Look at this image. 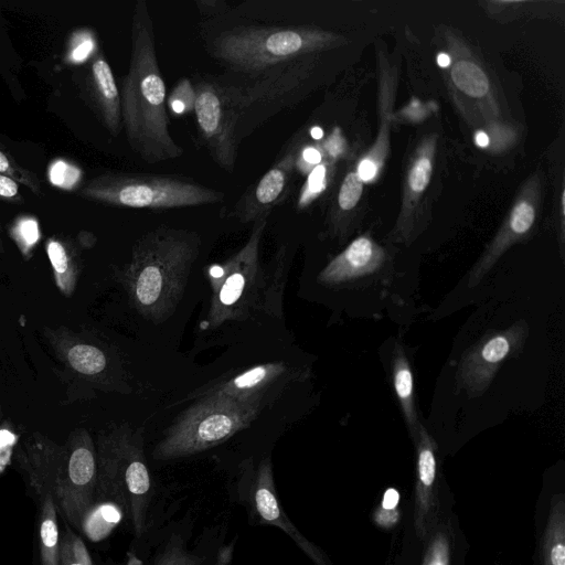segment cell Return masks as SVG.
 <instances>
[{
  "mask_svg": "<svg viewBox=\"0 0 565 565\" xmlns=\"http://www.w3.org/2000/svg\"><path fill=\"white\" fill-rule=\"evenodd\" d=\"M121 119L132 150L147 163L182 156L172 138L166 111L167 95L147 2L137 1L131 21V54L120 96Z\"/></svg>",
  "mask_w": 565,
  "mask_h": 565,
  "instance_id": "cell-1",
  "label": "cell"
},
{
  "mask_svg": "<svg viewBox=\"0 0 565 565\" xmlns=\"http://www.w3.org/2000/svg\"><path fill=\"white\" fill-rule=\"evenodd\" d=\"M200 248L198 233L169 226L138 239L119 280L143 318L162 322L175 311Z\"/></svg>",
  "mask_w": 565,
  "mask_h": 565,
  "instance_id": "cell-2",
  "label": "cell"
},
{
  "mask_svg": "<svg viewBox=\"0 0 565 565\" xmlns=\"http://www.w3.org/2000/svg\"><path fill=\"white\" fill-rule=\"evenodd\" d=\"M96 503L119 508L136 537L147 529L151 477L143 451L142 429L128 424L102 431L97 438Z\"/></svg>",
  "mask_w": 565,
  "mask_h": 565,
  "instance_id": "cell-3",
  "label": "cell"
},
{
  "mask_svg": "<svg viewBox=\"0 0 565 565\" xmlns=\"http://www.w3.org/2000/svg\"><path fill=\"white\" fill-rule=\"evenodd\" d=\"M264 403L211 394L198 397L167 429L152 458L168 461L213 448L246 429Z\"/></svg>",
  "mask_w": 565,
  "mask_h": 565,
  "instance_id": "cell-4",
  "label": "cell"
},
{
  "mask_svg": "<svg viewBox=\"0 0 565 565\" xmlns=\"http://www.w3.org/2000/svg\"><path fill=\"white\" fill-rule=\"evenodd\" d=\"M333 33L306 26H238L213 44L216 58L244 72L258 73L332 47Z\"/></svg>",
  "mask_w": 565,
  "mask_h": 565,
  "instance_id": "cell-5",
  "label": "cell"
},
{
  "mask_svg": "<svg viewBox=\"0 0 565 565\" xmlns=\"http://www.w3.org/2000/svg\"><path fill=\"white\" fill-rule=\"evenodd\" d=\"M87 200L131 209L169 210L215 204L224 193L172 175L108 172L89 180L79 191Z\"/></svg>",
  "mask_w": 565,
  "mask_h": 565,
  "instance_id": "cell-6",
  "label": "cell"
},
{
  "mask_svg": "<svg viewBox=\"0 0 565 565\" xmlns=\"http://www.w3.org/2000/svg\"><path fill=\"white\" fill-rule=\"evenodd\" d=\"M267 217L256 220L244 246L223 264L209 270L210 307L204 320L206 328L227 321H244L259 312L265 269L260 262V243Z\"/></svg>",
  "mask_w": 565,
  "mask_h": 565,
  "instance_id": "cell-7",
  "label": "cell"
},
{
  "mask_svg": "<svg viewBox=\"0 0 565 565\" xmlns=\"http://www.w3.org/2000/svg\"><path fill=\"white\" fill-rule=\"evenodd\" d=\"M96 447L86 429H75L60 447L53 499L57 512L76 529L96 503Z\"/></svg>",
  "mask_w": 565,
  "mask_h": 565,
  "instance_id": "cell-8",
  "label": "cell"
},
{
  "mask_svg": "<svg viewBox=\"0 0 565 565\" xmlns=\"http://www.w3.org/2000/svg\"><path fill=\"white\" fill-rule=\"evenodd\" d=\"M195 87L194 114L198 128L210 154L225 171L232 172L237 156L236 125L243 97L234 88L211 81Z\"/></svg>",
  "mask_w": 565,
  "mask_h": 565,
  "instance_id": "cell-9",
  "label": "cell"
},
{
  "mask_svg": "<svg viewBox=\"0 0 565 565\" xmlns=\"http://www.w3.org/2000/svg\"><path fill=\"white\" fill-rule=\"evenodd\" d=\"M529 333L530 327L524 320L486 333L461 355L457 386L471 397L482 395L502 363L522 351Z\"/></svg>",
  "mask_w": 565,
  "mask_h": 565,
  "instance_id": "cell-10",
  "label": "cell"
},
{
  "mask_svg": "<svg viewBox=\"0 0 565 565\" xmlns=\"http://www.w3.org/2000/svg\"><path fill=\"white\" fill-rule=\"evenodd\" d=\"M415 445L413 524L416 537L425 541L444 508L437 460V444L420 425Z\"/></svg>",
  "mask_w": 565,
  "mask_h": 565,
  "instance_id": "cell-11",
  "label": "cell"
},
{
  "mask_svg": "<svg viewBox=\"0 0 565 565\" xmlns=\"http://www.w3.org/2000/svg\"><path fill=\"white\" fill-rule=\"evenodd\" d=\"M540 179L533 177L524 184L510 213L486 250L471 268L468 285L477 286L495 265L499 258L515 243L523 239L532 230L540 203Z\"/></svg>",
  "mask_w": 565,
  "mask_h": 565,
  "instance_id": "cell-12",
  "label": "cell"
},
{
  "mask_svg": "<svg viewBox=\"0 0 565 565\" xmlns=\"http://www.w3.org/2000/svg\"><path fill=\"white\" fill-rule=\"evenodd\" d=\"M250 472L249 502L259 522L282 530L315 565H333L328 555L319 546L310 542L298 531L281 508L275 489L270 458H264L256 469H252Z\"/></svg>",
  "mask_w": 565,
  "mask_h": 565,
  "instance_id": "cell-13",
  "label": "cell"
},
{
  "mask_svg": "<svg viewBox=\"0 0 565 565\" xmlns=\"http://www.w3.org/2000/svg\"><path fill=\"white\" fill-rule=\"evenodd\" d=\"M298 377L297 370L289 364L281 361L268 362L247 369L207 387H202L192 397L220 394L265 404L269 394L280 393L284 387Z\"/></svg>",
  "mask_w": 565,
  "mask_h": 565,
  "instance_id": "cell-14",
  "label": "cell"
},
{
  "mask_svg": "<svg viewBox=\"0 0 565 565\" xmlns=\"http://www.w3.org/2000/svg\"><path fill=\"white\" fill-rule=\"evenodd\" d=\"M296 163L297 153L290 149L242 195L234 215L242 223H254L268 216L273 207L286 196Z\"/></svg>",
  "mask_w": 565,
  "mask_h": 565,
  "instance_id": "cell-15",
  "label": "cell"
},
{
  "mask_svg": "<svg viewBox=\"0 0 565 565\" xmlns=\"http://www.w3.org/2000/svg\"><path fill=\"white\" fill-rule=\"evenodd\" d=\"M385 259L383 247L369 235H362L334 256L321 269L317 279L328 287L348 284L375 274L382 268Z\"/></svg>",
  "mask_w": 565,
  "mask_h": 565,
  "instance_id": "cell-16",
  "label": "cell"
},
{
  "mask_svg": "<svg viewBox=\"0 0 565 565\" xmlns=\"http://www.w3.org/2000/svg\"><path fill=\"white\" fill-rule=\"evenodd\" d=\"M436 140L430 136L416 149L406 171L403 204L394 230L395 239L409 243L415 236V212L431 173Z\"/></svg>",
  "mask_w": 565,
  "mask_h": 565,
  "instance_id": "cell-17",
  "label": "cell"
},
{
  "mask_svg": "<svg viewBox=\"0 0 565 565\" xmlns=\"http://www.w3.org/2000/svg\"><path fill=\"white\" fill-rule=\"evenodd\" d=\"M423 543L420 565H466L468 544L450 510H443Z\"/></svg>",
  "mask_w": 565,
  "mask_h": 565,
  "instance_id": "cell-18",
  "label": "cell"
},
{
  "mask_svg": "<svg viewBox=\"0 0 565 565\" xmlns=\"http://www.w3.org/2000/svg\"><path fill=\"white\" fill-rule=\"evenodd\" d=\"M89 86L104 125L113 135H117L121 128L120 95L113 71L100 54L92 62Z\"/></svg>",
  "mask_w": 565,
  "mask_h": 565,
  "instance_id": "cell-19",
  "label": "cell"
},
{
  "mask_svg": "<svg viewBox=\"0 0 565 565\" xmlns=\"http://www.w3.org/2000/svg\"><path fill=\"white\" fill-rule=\"evenodd\" d=\"M392 383L409 434L415 438L422 424L418 422L416 411L414 375L406 352L399 342L395 343L392 355Z\"/></svg>",
  "mask_w": 565,
  "mask_h": 565,
  "instance_id": "cell-20",
  "label": "cell"
},
{
  "mask_svg": "<svg viewBox=\"0 0 565 565\" xmlns=\"http://www.w3.org/2000/svg\"><path fill=\"white\" fill-rule=\"evenodd\" d=\"M289 264L288 246L281 244L274 254L268 268L265 269L259 312L277 319L282 318V298L287 285Z\"/></svg>",
  "mask_w": 565,
  "mask_h": 565,
  "instance_id": "cell-21",
  "label": "cell"
},
{
  "mask_svg": "<svg viewBox=\"0 0 565 565\" xmlns=\"http://www.w3.org/2000/svg\"><path fill=\"white\" fill-rule=\"evenodd\" d=\"M541 565H565V498L554 494L540 544Z\"/></svg>",
  "mask_w": 565,
  "mask_h": 565,
  "instance_id": "cell-22",
  "label": "cell"
},
{
  "mask_svg": "<svg viewBox=\"0 0 565 565\" xmlns=\"http://www.w3.org/2000/svg\"><path fill=\"white\" fill-rule=\"evenodd\" d=\"M46 254L60 291L71 297L79 275V256L72 243L58 237H50L45 244Z\"/></svg>",
  "mask_w": 565,
  "mask_h": 565,
  "instance_id": "cell-23",
  "label": "cell"
},
{
  "mask_svg": "<svg viewBox=\"0 0 565 565\" xmlns=\"http://www.w3.org/2000/svg\"><path fill=\"white\" fill-rule=\"evenodd\" d=\"M39 507V547L41 565H58L60 533L57 508L51 494L41 499Z\"/></svg>",
  "mask_w": 565,
  "mask_h": 565,
  "instance_id": "cell-24",
  "label": "cell"
},
{
  "mask_svg": "<svg viewBox=\"0 0 565 565\" xmlns=\"http://www.w3.org/2000/svg\"><path fill=\"white\" fill-rule=\"evenodd\" d=\"M62 356L72 370L82 375H98L107 366V358L104 351L85 342L66 344L63 348Z\"/></svg>",
  "mask_w": 565,
  "mask_h": 565,
  "instance_id": "cell-25",
  "label": "cell"
},
{
  "mask_svg": "<svg viewBox=\"0 0 565 565\" xmlns=\"http://www.w3.org/2000/svg\"><path fill=\"white\" fill-rule=\"evenodd\" d=\"M454 85L465 95L473 98L484 97L490 83L484 71L470 58H457L450 68Z\"/></svg>",
  "mask_w": 565,
  "mask_h": 565,
  "instance_id": "cell-26",
  "label": "cell"
},
{
  "mask_svg": "<svg viewBox=\"0 0 565 565\" xmlns=\"http://www.w3.org/2000/svg\"><path fill=\"white\" fill-rule=\"evenodd\" d=\"M122 518L118 507L110 502H97L85 514L81 530L92 541L103 540Z\"/></svg>",
  "mask_w": 565,
  "mask_h": 565,
  "instance_id": "cell-27",
  "label": "cell"
},
{
  "mask_svg": "<svg viewBox=\"0 0 565 565\" xmlns=\"http://www.w3.org/2000/svg\"><path fill=\"white\" fill-rule=\"evenodd\" d=\"M151 565H203V561L185 547L180 536L173 535L156 555Z\"/></svg>",
  "mask_w": 565,
  "mask_h": 565,
  "instance_id": "cell-28",
  "label": "cell"
},
{
  "mask_svg": "<svg viewBox=\"0 0 565 565\" xmlns=\"http://www.w3.org/2000/svg\"><path fill=\"white\" fill-rule=\"evenodd\" d=\"M58 565H93L85 543L67 526L60 541Z\"/></svg>",
  "mask_w": 565,
  "mask_h": 565,
  "instance_id": "cell-29",
  "label": "cell"
},
{
  "mask_svg": "<svg viewBox=\"0 0 565 565\" xmlns=\"http://www.w3.org/2000/svg\"><path fill=\"white\" fill-rule=\"evenodd\" d=\"M10 235L22 255L29 257L40 239L38 221L30 216L17 218L10 228Z\"/></svg>",
  "mask_w": 565,
  "mask_h": 565,
  "instance_id": "cell-30",
  "label": "cell"
},
{
  "mask_svg": "<svg viewBox=\"0 0 565 565\" xmlns=\"http://www.w3.org/2000/svg\"><path fill=\"white\" fill-rule=\"evenodd\" d=\"M0 174L8 175L19 184L28 186L34 194H41V183L36 174L18 163L4 149L0 148Z\"/></svg>",
  "mask_w": 565,
  "mask_h": 565,
  "instance_id": "cell-31",
  "label": "cell"
},
{
  "mask_svg": "<svg viewBox=\"0 0 565 565\" xmlns=\"http://www.w3.org/2000/svg\"><path fill=\"white\" fill-rule=\"evenodd\" d=\"M195 87L188 78H181L167 99V105L174 115H186L194 110Z\"/></svg>",
  "mask_w": 565,
  "mask_h": 565,
  "instance_id": "cell-32",
  "label": "cell"
},
{
  "mask_svg": "<svg viewBox=\"0 0 565 565\" xmlns=\"http://www.w3.org/2000/svg\"><path fill=\"white\" fill-rule=\"evenodd\" d=\"M363 192V181L356 171L349 172L343 179L338 193V209L340 212L353 210Z\"/></svg>",
  "mask_w": 565,
  "mask_h": 565,
  "instance_id": "cell-33",
  "label": "cell"
},
{
  "mask_svg": "<svg viewBox=\"0 0 565 565\" xmlns=\"http://www.w3.org/2000/svg\"><path fill=\"white\" fill-rule=\"evenodd\" d=\"M398 493L388 489L373 514L374 522L382 529H391L398 521Z\"/></svg>",
  "mask_w": 565,
  "mask_h": 565,
  "instance_id": "cell-34",
  "label": "cell"
},
{
  "mask_svg": "<svg viewBox=\"0 0 565 565\" xmlns=\"http://www.w3.org/2000/svg\"><path fill=\"white\" fill-rule=\"evenodd\" d=\"M51 182L61 188H73L81 178V171L64 160H56L49 171Z\"/></svg>",
  "mask_w": 565,
  "mask_h": 565,
  "instance_id": "cell-35",
  "label": "cell"
},
{
  "mask_svg": "<svg viewBox=\"0 0 565 565\" xmlns=\"http://www.w3.org/2000/svg\"><path fill=\"white\" fill-rule=\"evenodd\" d=\"M94 49V42L88 33H78L73 36L70 50L68 60L73 63L84 62Z\"/></svg>",
  "mask_w": 565,
  "mask_h": 565,
  "instance_id": "cell-36",
  "label": "cell"
},
{
  "mask_svg": "<svg viewBox=\"0 0 565 565\" xmlns=\"http://www.w3.org/2000/svg\"><path fill=\"white\" fill-rule=\"evenodd\" d=\"M326 166L318 164L309 175L306 188L301 195V204H307L312 198L324 189L326 185Z\"/></svg>",
  "mask_w": 565,
  "mask_h": 565,
  "instance_id": "cell-37",
  "label": "cell"
},
{
  "mask_svg": "<svg viewBox=\"0 0 565 565\" xmlns=\"http://www.w3.org/2000/svg\"><path fill=\"white\" fill-rule=\"evenodd\" d=\"M18 444V436L9 428L0 429V473L11 462L13 448Z\"/></svg>",
  "mask_w": 565,
  "mask_h": 565,
  "instance_id": "cell-38",
  "label": "cell"
},
{
  "mask_svg": "<svg viewBox=\"0 0 565 565\" xmlns=\"http://www.w3.org/2000/svg\"><path fill=\"white\" fill-rule=\"evenodd\" d=\"M0 200L14 204H23L24 202L20 193L19 183L4 174H0Z\"/></svg>",
  "mask_w": 565,
  "mask_h": 565,
  "instance_id": "cell-39",
  "label": "cell"
},
{
  "mask_svg": "<svg viewBox=\"0 0 565 565\" xmlns=\"http://www.w3.org/2000/svg\"><path fill=\"white\" fill-rule=\"evenodd\" d=\"M355 171H356L359 178L363 182H366V181L374 179L379 169L371 160L364 158L363 160L360 161Z\"/></svg>",
  "mask_w": 565,
  "mask_h": 565,
  "instance_id": "cell-40",
  "label": "cell"
},
{
  "mask_svg": "<svg viewBox=\"0 0 565 565\" xmlns=\"http://www.w3.org/2000/svg\"><path fill=\"white\" fill-rule=\"evenodd\" d=\"M200 12L204 14H212L225 7V2L223 1H214V0H199L195 1Z\"/></svg>",
  "mask_w": 565,
  "mask_h": 565,
  "instance_id": "cell-41",
  "label": "cell"
},
{
  "mask_svg": "<svg viewBox=\"0 0 565 565\" xmlns=\"http://www.w3.org/2000/svg\"><path fill=\"white\" fill-rule=\"evenodd\" d=\"M342 146H343V140L341 139V137L339 135H333L332 137H330V139L327 143L328 151L332 156L339 154L342 151Z\"/></svg>",
  "mask_w": 565,
  "mask_h": 565,
  "instance_id": "cell-42",
  "label": "cell"
},
{
  "mask_svg": "<svg viewBox=\"0 0 565 565\" xmlns=\"http://www.w3.org/2000/svg\"><path fill=\"white\" fill-rule=\"evenodd\" d=\"M302 158L308 163L317 164L321 160V153L317 149H315V148H307L302 152Z\"/></svg>",
  "mask_w": 565,
  "mask_h": 565,
  "instance_id": "cell-43",
  "label": "cell"
},
{
  "mask_svg": "<svg viewBox=\"0 0 565 565\" xmlns=\"http://www.w3.org/2000/svg\"><path fill=\"white\" fill-rule=\"evenodd\" d=\"M476 143L479 146V147H487L489 145V137L486 132L483 131H479L477 135H476Z\"/></svg>",
  "mask_w": 565,
  "mask_h": 565,
  "instance_id": "cell-44",
  "label": "cell"
},
{
  "mask_svg": "<svg viewBox=\"0 0 565 565\" xmlns=\"http://www.w3.org/2000/svg\"><path fill=\"white\" fill-rule=\"evenodd\" d=\"M437 63L441 67H447L451 63V57L448 54H446V53H440L437 56Z\"/></svg>",
  "mask_w": 565,
  "mask_h": 565,
  "instance_id": "cell-45",
  "label": "cell"
},
{
  "mask_svg": "<svg viewBox=\"0 0 565 565\" xmlns=\"http://www.w3.org/2000/svg\"><path fill=\"white\" fill-rule=\"evenodd\" d=\"M312 131H313V132H312V136H313L315 138H320V137L322 136V131H321V129H319V128H315Z\"/></svg>",
  "mask_w": 565,
  "mask_h": 565,
  "instance_id": "cell-46",
  "label": "cell"
},
{
  "mask_svg": "<svg viewBox=\"0 0 565 565\" xmlns=\"http://www.w3.org/2000/svg\"><path fill=\"white\" fill-rule=\"evenodd\" d=\"M3 252V242H2V235H1V225H0V253Z\"/></svg>",
  "mask_w": 565,
  "mask_h": 565,
  "instance_id": "cell-47",
  "label": "cell"
},
{
  "mask_svg": "<svg viewBox=\"0 0 565 565\" xmlns=\"http://www.w3.org/2000/svg\"><path fill=\"white\" fill-rule=\"evenodd\" d=\"M2 418V411H1V405H0V419Z\"/></svg>",
  "mask_w": 565,
  "mask_h": 565,
  "instance_id": "cell-48",
  "label": "cell"
}]
</instances>
